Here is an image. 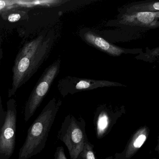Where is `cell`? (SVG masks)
Masks as SVG:
<instances>
[{
  "label": "cell",
  "instance_id": "1",
  "mask_svg": "<svg viewBox=\"0 0 159 159\" xmlns=\"http://www.w3.org/2000/svg\"><path fill=\"white\" fill-rule=\"evenodd\" d=\"M49 43V39H45L42 34L26 43L21 49L13 68L12 83L9 97L14 95L41 66L47 54Z\"/></svg>",
  "mask_w": 159,
  "mask_h": 159
},
{
  "label": "cell",
  "instance_id": "2",
  "mask_svg": "<svg viewBox=\"0 0 159 159\" xmlns=\"http://www.w3.org/2000/svg\"><path fill=\"white\" fill-rule=\"evenodd\" d=\"M58 111L51 100L29 128L24 144L19 150L18 159H29L42 151Z\"/></svg>",
  "mask_w": 159,
  "mask_h": 159
},
{
  "label": "cell",
  "instance_id": "3",
  "mask_svg": "<svg viewBox=\"0 0 159 159\" xmlns=\"http://www.w3.org/2000/svg\"><path fill=\"white\" fill-rule=\"evenodd\" d=\"M7 107L4 124L0 131V156L2 159H10L15 147L17 110L16 102L13 98L7 102Z\"/></svg>",
  "mask_w": 159,
  "mask_h": 159
},
{
  "label": "cell",
  "instance_id": "4",
  "mask_svg": "<svg viewBox=\"0 0 159 159\" xmlns=\"http://www.w3.org/2000/svg\"><path fill=\"white\" fill-rule=\"evenodd\" d=\"M58 138L68 149L71 159H77L85 145L84 135L74 118L69 116L65 119Z\"/></svg>",
  "mask_w": 159,
  "mask_h": 159
},
{
  "label": "cell",
  "instance_id": "5",
  "mask_svg": "<svg viewBox=\"0 0 159 159\" xmlns=\"http://www.w3.org/2000/svg\"><path fill=\"white\" fill-rule=\"evenodd\" d=\"M57 66L53 65L43 74L37 85L31 92L25 109V120H29L34 115L49 90L57 71Z\"/></svg>",
  "mask_w": 159,
  "mask_h": 159
},
{
  "label": "cell",
  "instance_id": "6",
  "mask_svg": "<svg viewBox=\"0 0 159 159\" xmlns=\"http://www.w3.org/2000/svg\"><path fill=\"white\" fill-rule=\"evenodd\" d=\"M148 134V129L145 127L138 130L134 135L124 151L123 159H130L145 143Z\"/></svg>",
  "mask_w": 159,
  "mask_h": 159
},
{
  "label": "cell",
  "instance_id": "7",
  "mask_svg": "<svg viewBox=\"0 0 159 159\" xmlns=\"http://www.w3.org/2000/svg\"><path fill=\"white\" fill-rule=\"evenodd\" d=\"M85 38L89 42L111 54L119 55L123 52L122 50L112 46L102 38L97 37L91 33H88L85 34Z\"/></svg>",
  "mask_w": 159,
  "mask_h": 159
},
{
  "label": "cell",
  "instance_id": "8",
  "mask_svg": "<svg viewBox=\"0 0 159 159\" xmlns=\"http://www.w3.org/2000/svg\"><path fill=\"white\" fill-rule=\"evenodd\" d=\"M109 118L105 112L101 113L98 117L97 122V131L98 135L100 136L105 133L108 126Z\"/></svg>",
  "mask_w": 159,
  "mask_h": 159
},
{
  "label": "cell",
  "instance_id": "9",
  "mask_svg": "<svg viewBox=\"0 0 159 159\" xmlns=\"http://www.w3.org/2000/svg\"><path fill=\"white\" fill-rule=\"evenodd\" d=\"M158 13V12H141L137 14V18L138 20L141 23L146 24H149L154 20L156 14Z\"/></svg>",
  "mask_w": 159,
  "mask_h": 159
},
{
  "label": "cell",
  "instance_id": "10",
  "mask_svg": "<svg viewBox=\"0 0 159 159\" xmlns=\"http://www.w3.org/2000/svg\"><path fill=\"white\" fill-rule=\"evenodd\" d=\"M81 153L84 159H96L93 148L88 143H85Z\"/></svg>",
  "mask_w": 159,
  "mask_h": 159
},
{
  "label": "cell",
  "instance_id": "11",
  "mask_svg": "<svg viewBox=\"0 0 159 159\" xmlns=\"http://www.w3.org/2000/svg\"><path fill=\"white\" fill-rule=\"evenodd\" d=\"M6 116V111H4L2 103L1 97L0 95V131L4 124V121Z\"/></svg>",
  "mask_w": 159,
  "mask_h": 159
},
{
  "label": "cell",
  "instance_id": "12",
  "mask_svg": "<svg viewBox=\"0 0 159 159\" xmlns=\"http://www.w3.org/2000/svg\"><path fill=\"white\" fill-rule=\"evenodd\" d=\"M55 159H67L63 147L57 148L55 154Z\"/></svg>",
  "mask_w": 159,
  "mask_h": 159
},
{
  "label": "cell",
  "instance_id": "13",
  "mask_svg": "<svg viewBox=\"0 0 159 159\" xmlns=\"http://www.w3.org/2000/svg\"><path fill=\"white\" fill-rule=\"evenodd\" d=\"M90 86V84L85 81L82 80L79 82L76 86V88L78 90L87 89Z\"/></svg>",
  "mask_w": 159,
  "mask_h": 159
},
{
  "label": "cell",
  "instance_id": "14",
  "mask_svg": "<svg viewBox=\"0 0 159 159\" xmlns=\"http://www.w3.org/2000/svg\"><path fill=\"white\" fill-rule=\"evenodd\" d=\"M21 19V15L18 13H13L10 15L8 17V20L11 23L17 22Z\"/></svg>",
  "mask_w": 159,
  "mask_h": 159
},
{
  "label": "cell",
  "instance_id": "15",
  "mask_svg": "<svg viewBox=\"0 0 159 159\" xmlns=\"http://www.w3.org/2000/svg\"><path fill=\"white\" fill-rule=\"evenodd\" d=\"M159 3L158 2H156V3H154L153 5V8L155 9V10L157 11H159Z\"/></svg>",
  "mask_w": 159,
  "mask_h": 159
},
{
  "label": "cell",
  "instance_id": "16",
  "mask_svg": "<svg viewBox=\"0 0 159 159\" xmlns=\"http://www.w3.org/2000/svg\"><path fill=\"white\" fill-rule=\"evenodd\" d=\"M0 159H2L1 157V156H0Z\"/></svg>",
  "mask_w": 159,
  "mask_h": 159
},
{
  "label": "cell",
  "instance_id": "17",
  "mask_svg": "<svg viewBox=\"0 0 159 159\" xmlns=\"http://www.w3.org/2000/svg\"></svg>",
  "mask_w": 159,
  "mask_h": 159
}]
</instances>
